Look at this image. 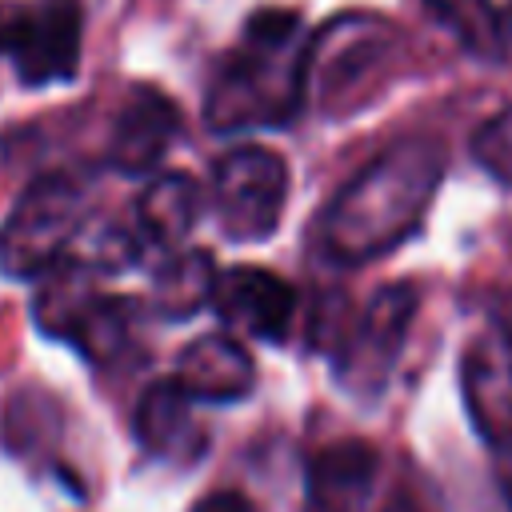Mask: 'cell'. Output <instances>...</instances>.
<instances>
[{
    "mask_svg": "<svg viewBox=\"0 0 512 512\" xmlns=\"http://www.w3.org/2000/svg\"><path fill=\"white\" fill-rule=\"evenodd\" d=\"M500 28H504V48H512V4L500 12Z\"/></svg>",
    "mask_w": 512,
    "mask_h": 512,
    "instance_id": "7402d4cb",
    "label": "cell"
},
{
    "mask_svg": "<svg viewBox=\"0 0 512 512\" xmlns=\"http://www.w3.org/2000/svg\"><path fill=\"white\" fill-rule=\"evenodd\" d=\"M496 332L512 344V296H504V300L496 304Z\"/></svg>",
    "mask_w": 512,
    "mask_h": 512,
    "instance_id": "44dd1931",
    "label": "cell"
},
{
    "mask_svg": "<svg viewBox=\"0 0 512 512\" xmlns=\"http://www.w3.org/2000/svg\"><path fill=\"white\" fill-rule=\"evenodd\" d=\"M496 484H500L504 504L512 512V444L508 448H496Z\"/></svg>",
    "mask_w": 512,
    "mask_h": 512,
    "instance_id": "ffe728a7",
    "label": "cell"
},
{
    "mask_svg": "<svg viewBox=\"0 0 512 512\" xmlns=\"http://www.w3.org/2000/svg\"><path fill=\"white\" fill-rule=\"evenodd\" d=\"M448 148L436 136H404L376 152L324 208L320 248L336 264H368L400 248L432 208Z\"/></svg>",
    "mask_w": 512,
    "mask_h": 512,
    "instance_id": "6da1fadb",
    "label": "cell"
},
{
    "mask_svg": "<svg viewBox=\"0 0 512 512\" xmlns=\"http://www.w3.org/2000/svg\"><path fill=\"white\" fill-rule=\"evenodd\" d=\"M356 28H348V20L328 24L312 44H308V76H316L320 96L332 104L340 96H364L372 88V76L388 68V52H392V32L380 20H364L352 16Z\"/></svg>",
    "mask_w": 512,
    "mask_h": 512,
    "instance_id": "ba28073f",
    "label": "cell"
},
{
    "mask_svg": "<svg viewBox=\"0 0 512 512\" xmlns=\"http://www.w3.org/2000/svg\"><path fill=\"white\" fill-rule=\"evenodd\" d=\"M464 412L488 448L512 444V344L492 332L468 344L460 360Z\"/></svg>",
    "mask_w": 512,
    "mask_h": 512,
    "instance_id": "30bf717a",
    "label": "cell"
},
{
    "mask_svg": "<svg viewBox=\"0 0 512 512\" xmlns=\"http://www.w3.org/2000/svg\"><path fill=\"white\" fill-rule=\"evenodd\" d=\"M416 304L420 296L412 284H384L368 300V308L356 316V324L336 348V376L348 392L376 396L388 384L408 340V328L416 320Z\"/></svg>",
    "mask_w": 512,
    "mask_h": 512,
    "instance_id": "52a82bcc",
    "label": "cell"
},
{
    "mask_svg": "<svg viewBox=\"0 0 512 512\" xmlns=\"http://www.w3.org/2000/svg\"><path fill=\"white\" fill-rule=\"evenodd\" d=\"M216 268L204 252H172L156 272V308L164 316H188L212 300Z\"/></svg>",
    "mask_w": 512,
    "mask_h": 512,
    "instance_id": "e0dca14e",
    "label": "cell"
},
{
    "mask_svg": "<svg viewBox=\"0 0 512 512\" xmlns=\"http://www.w3.org/2000/svg\"><path fill=\"white\" fill-rule=\"evenodd\" d=\"M176 132H180V112L172 108V100H164L160 92H136L112 124L108 164L124 176H144L160 168Z\"/></svg>",
    "mask_w": 512,
    "mask_h": 512,
    "instance_id": "5bb4252c",
    "label": "cell"
},
{
    "mask_svg": "<svg viewBox=\"0 0 512 512\" xmlns=\"http://www.w3.org/2000/svg\"><path fill=\"white\" fill-rule=\"evenodd\" d=\"M212 308L224 324H232L256 340L280 344L296 320V292L284 276L256 268V264H240V268L216 272Z\"/></svg>",
    "mask_w": 512,
    "mask_h": 512,
    "instance_id": "9c48e42d",
    "label": "cell"
},
{
    "mask_svg": "<svg viewBox=\"0 0 512 512\" xmlns=\"http://www.w3.org/2000/svg\"><path fill=\"white\" fill-rule=\"evenodd\" d=\"M288 204V164L280 152L240 144L212 168V212L228 240H268Z\"/></svg>",
    "mask_w": 512,
    "mask_h": 512,
    "instance_id": "277c9868",
    "label": "cell"
},
{
    "mask_svg": "<svg viewBox=\"0 0 512 512\" xmlns=\"http://www.w3.org/2000/svg\"><path fill=\"white\" fill-rule=\"evenodd\" d=\"M192 404H196V400H192L172 376L144 388V396H140V404H136V416H132V428H136L140 448H144L152 460L192 464V460L208 448L204 428L196 424Z\"/></svg>",
    "mask_w": 512,
    "mask_h": 512,
    "instance_id": "7c38bea8",
    "label": "cell"
},
{
    "mask_svg": "<svg viewBox=\"0 0 512 512\" xmlns=\"http://www.w3.org/2000/svg\"><path fill=\"white\" fill-rule=\"evenodd\" d=\"M172 380L196 404H236L256 388V364L240 340H232L228 332H212L184 344Z\"/></svg>",
    "mask_w": 512,
    "mask_h": 512,
    "instance_id": "8fae6325",
    "label": "cell"
},
{
    "mask_svg": "<svg viewBox=\"0 0 512 512\" xmlns=\"http://www.w3.org/2000/svg\"><path fill=\"white\" fill-rule=\"evenodd\" d=\"M204 192L188 172H160L136 200V240L148 248H176L200 220Z\"/></svg>",
    "mask_w": 512,
    "mask_h": 512,
    "instance_id": "9a60e30c",
    "label": "cell"
},
{
    "mask_svg": "<svg viewBox=\"0 0 512 512\" xmlns=\"http://www.w3.org/2000/svg\"><path fill=\"white\" fill-rule=\"evenodd\" d=\"M48 292L36 296V320L44 332L72 340L92 360H112L124 352L132 332V304L120 296H100L88 288V264H56Z\"/></svg>",
    "mask_w": 512,
    "mask_h": 512,
    "instance_id": "5b68a950",
    "label": "cell"
},
{
    "mask_svg": "<svg viewBox=\"0 0 512 512\" xmlns=\"http://www.w3.org/2000/svg\"><path fill=\"white\" fill-rule=\"evenodd\" d=\"M376 480V448L364 440H336L312 452L304 484V512H368Z\"/></svg>",
    "mask_w": 512,
    "mask_h": 512,
    "instance_id": "4fadbf2b",
    "label": "cell"
},
{
    "mask_svg": "<svg viewBox=\"0 0 512 512\" xmlns=\"http://www.w3.org/2000/svg\"><path fill=\"white\" fill-rule=\"evenodd\" d=\"M308 84V40L304 24L288 8H260L244 40L220 60L204 120L212 132H248L288 124L304 104Z\"/></svg>",
    "mask_w": 512,
    "mask_h": 512,
    "instance_id": "7a4b0ae2",
    "label": "cell"
},
{
    "mask_svg": "<svg viewBox=\"0 0 512 512\" xmlns=\"http://www.w3.org/2000/svg\"><path fill=\"white\" fill-rule=\"evenodd\" d=\"M188 512H260V504L236 488H216V492H204Z\"/></svg>",
    "mask_w": 512,
    "mask_h": 512,
    "instance_id": "d6986e66",
    "label": "cell"
},
{
    "mask_svg": "<svg viewBox=\"0 0 512 512\" xmlns=\"http://www.w3.org/2000/svg\"><path fill=\"white\" fill-rule=\"evenodd\" d=\"M472 156L488 176L512 188V104L472 136Z\"/></svg>",
    "mask_w": 512,
    "mask_h": 512,
    "instance_id": "ac0fdd59",
    "label": "cell"
},
{
    "mask_svg": "<svg viewBox=\"0 0 512 512\" xmlns=\"http://www.w3.org/2000/svg\"><path fill=\"white\" fill-rule=\"evenodd\" d=\"M432 24H440L472 60H504V28L492 0H420Z\"/></svg>",
    "mask_w": 512,
    "mask_h": 512,
    "instance_id": "2e32d148",
    "label": "cell"
},
{
    "mask_svg": "<svg viewBox=\"0 0 512 512\" xmlns=\"http://www.w3.org/2000/svg\"><path fill=\"white\" fill-rule=\"evenodd\" d=\"M80 220L84 192L72 176L48 172L32 180L0 224V272L12 280L48 276L76 244L84 228Z\"/></svg>",
    "mask_w": 512,
    "mask_h": 512,
    "instance_id": "3957f363",
    "label": "cell"
},
{
    "mask_svg": "<svg viewBox=\"0 0 512 512\" xmlns=\"http://www.w3.org/2000/svg\"><path fill=\"white\" fill-rule=\"evenodd\" d=\"M0 56L24 84H60L80 64V8L72 0L0 8Z\"/></svg>",
    "mask_w": 512,
    "mask_h": 512,
    "instance_id": "8992f818",
    "label": "cell"
}]
</instances>
